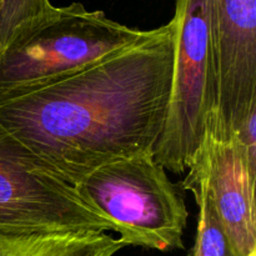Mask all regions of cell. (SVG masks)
Masks as SVG:
<instances>
[{"label": "cell", "mask_w": 256, "mask_h": 256, "mask_svg": "<svg viewBox=\"0 0 256 256\" xmlns=\"http://www.w3.org/2000/svg\"><path fill=\"white\" fill-rule=\"evenodd\" d=\"M172 62L170 20L80 72L0 98V124L74 186L102 165L154 154Z\"/></svg>", "instance_id": "6da1fadb"}, {"label": "cell", "mask_w": 256, "mask_h": 256, "mask_svg": "<svg viewBox=\"0 0 256 256\" xmlns=\"http://www.w3.org/2000/svg\"><path fill=\"white\" fill-rule=\"evenodd\" d=\"M149 30L129 28L80 2L55 8L18 32L0 54V98L69 76L136 44Z\"/></svg>", "instance_id": "7a4b0ae2"}, {"label": "cell", "mask_w": 256, "mask_h": 256, "mask_svg": "<svg viewBox=\"0 0 256 256\" xmlns=\"http://www.w3.org/2000/svg\"><path fill=\"white\" fill-rule=\"evenodd\" d=\"M80 199L114 226L125 245L182 249L188 210L154 154L105 164L74 185Z\"/></svg>", "instance_id": "3957f363"}, {"label": "cell", "mask_w": 256, "mask_h": 256, "mask_svg": "<svg viewBox=\"0 0 256 256\" xmlns=\"http://www.w3.org/2000/svg\"><path fill=\"white\" fill-rule=\"evenodd\" d=\"M172 82L164 129L154 159L172 172H184L199 150L218 105L212 0H175Z\"/></svg>", "instance_id": "277c9868"}, {"label": "cell", "mask_w": 256, "mask_h": 256, "mask_svg": "<svg viewBox=\"0 0 256 256\" xmlns=\"http://www.w3.org/2000/svg\"><path fill=\"white\" fill-rule=\"evenodd\" d=\"M114 232L72 185L0 124V234Z\"/></svg>", "instance_id": "5b68a950"}, {"label": "cell", "mask_w": 256, "mask_h": 256, "mask_svg": "<svg viewBox=\"0 0 256 256\" xmlns=\"http://www.w3.org/2000/svg\"><path fill=\"white\" fill-rule=\"evenodd\" d=\"M218 70L215 130L232 136L256 109V0H212Z\"/></svg>", "instance_id": "8992f818"}, {"label": "cell", "mask_w": 256, "mask_h": 256, "mask_svg": "<svg viewBox=\"0 0 256 256\" xmlns=\"http://www.w3.org/2000/svg\"><path fill=\"white\" fill-rule=\"evenodd\" d=\"M189 172L204 180L216 212L240 256H256L255 179L236 135L218 136L206 125Z\"/></svg>", "instance_id": "52a82bcc"}, {"label": "cell", "mask_w": 256, "mask_h": 256, "mask_svg": "<svg viewBox=\"0 0 256 256\" xmlns=\"http://www.w3.org/2000/svg\"><path fill=\"white\" fill-rule=\"evenodd\" d=\"M124 246L104 232L0 234V256H112Z\"/></svg>", "instance_id": "ba28073f"}, {"label": "cell", "mask_w": 256, "mask_h": 256, "mask_svg": "<svg viewBox=\"0 0 256 256\" xmlns=\"http://www.w3.org/2000/svg\"><path fill=\"white\" fill-rule=\"evenodd\" d=\"M182 186L192 192L199 206L196 238L190 256H240L218 214L204 180L189 172Z\"/></svg>", "instance_id": "9c48e42d"}, {"label": "cell", "mask_w": 256, "mask_h": 256, "mask_svg": "<svg viewBox=\"0 0 256 256\" xmlns=\"http://www.w3.org/2000/svg\"><path fill=\"white\" fill-rule=\"evenodd\" d=\"M49 0H0V54L19 32L55 10Z\"/></svg>", "instance_id": "30bf717a"}, {"label": "cell", "mask_w": 256, "mask_h": 256, "mask_svg": "<svg viewBox=\"0 0 256 256\" xmlns=\"http://www.w3.org/2000/svg\"><path fill=\"white\" fill-rule=\"evenodd\" d=\"M235 135L244 152L250 172L256 178V109L250 112L248 119L242 125L239 132H235Z\"/></svg>", "instance_id": "8fae6325"}]
</instances>
